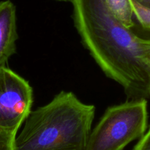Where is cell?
I'll use <instances>...</instances> for the list:
<instances>
[{
  "instance_id": "cell-1",
  "label": "cell",
  "mask_w": 150,
  "mask_h": 150,
  "mask_svg": "<svg viewBox=\"0 0 150 150\" xmlns=\"http://www.w3.org/2000/svg\"><path fill=\"white\" fill-rule=\"evenodd\" d=\"M75 28L107 77L130 99L149 97L140 38L110 11L105 0H71Z\"/></svg>"
},
{
  "instance_id": "cell-2",
  "label": "cell",
  "mask_w": 150,
  "mask_h": 150,
  "mask_svg": "<svg viewBox=\"0 0 150 150\" xmlns=\"http://www.w3.org/2000/svg\"><path fill=\"white\" fill-rule=\"evenodd\" d=\"M95 111L72 92L61 91L30 112L14 150H86Z\"/></svg>"
},
{
  "instance_id": "cell-3",
  "label": "cell",
  "mask_w": 150,
  "mask_h": 150,
  "mask_svg": "<svg viewBox=\"0 0 150 150\" xmlns=\"http://www.w3.org/2000/svg\"><path fill=\"white\" fill-rule=\"evenodd\" d=\"M146 99H129L108 108L91 132L86 150H123L147 129Z\"/></svg>"
},
{
  "instance_id": "cell-4",
  "label": "cell",
  "mask_w": 150,
  "mask_h": 150,
  "mask_svg": "<svg viewBox=\"0 0 150 150\" xmlns=\"http://www.w3.org/2000/svg\"><path fill=\"white\" fill-rule=\"evenodd\" d=\"M33 88L6 66L0 68V128L18 132L31 112Z\"/></svg>"
},
{
  "instance_id": "cell-5",
  "label": "cell",
  "mask_w": 150,
  "mask_h": 150,
  "mask_svg": "<svg viewBox=\"0 0 150 150\" xmlns=\"http://www.w3.org/2000/svg\"><path fill=\"white\" fill-rule=\"evenodd\" d=\"M16 9L10 0L0 2V68L16 52Z\"/></svg>"
},
{
  "instance_id": "cell-6",
  "label": "cell",
  "mask_w": 150,
  "mask_h": 150,
  "mask_svg": "<svg viewBox=\"0 0 150 150\" xmlns=\"http://www.w3.org/2000/svg\"><path fill=\"white\" fill-rule=\"evenodd\" d=\"M112 14L127 28L132 30L135 26L132 0H105Z\"/></svg>"
},
{
  "instance_id": "cell-7",
  "label": "cell",
  "mask_w": 150,
  "mask_h": 150,
  "mask_svg": "<svg viewBox=\"0 0 150 150\" xmlns=\"http://www.w3.org/2000/svg\"><path fill=\"white\" fill-rule=\"evenodd\" d=\"M135 24L132 30L141 39L150 41V9L132 0Z\"/></svg>"
},
{
  "instance_id": "cell-8",
  "label": "cell",
  "mask_w": 150,
  "mask_h": 150,
  "mask_svg": "<svg viewBox=\"0 0 150 150\" xmlns=\"http://www.w3.org/2000/svg\"><path fill=\"white\" fill-rule=\"evenodd\" d=\"M17 132L0 128V150H14Z\"/></svg>"
},
{
  "instance_id": "cell-9",
  "label": "cell",
  "mask_w": 150,
  "mask_h": 150,
  "mask_svg": "<svg viewBox=\"0 0 150 150\" xmlns=\"http://www.w3.org/2000/svg\"><path fill=\"white\" fill-rule=\"evenodd\" d=\"M142 50V62L146 68L149 80V93L150 96V41L140 38Z\"/></svg>"
},
{
  "instance_id": "cell-10",
  "label": "cell",
  "mask_w": 150,
  "mask_h": 150,
  "mask_svg": "<svg viewBox=\"0 0 150 150\" xmlns=\"http://www.w3.org/2000/svg\"><path fill=\"white\" fill-rule=\"evenodd\" d=\"M132 150H150V125Z\"/></svg>"
},
{
  "instance_id": "cell-11",
  "label": "cell",
  "mask_w": 150,
  "mask_h": 150,
  "mask_svg": "<svg viewBox=\"0 0 150 150\" xmlns=\"http://www.w3.org/2000/svg\"><path fill=\"white\" fill-rule=\"evenodd\" d=\"M134 1L141 5V6L150 9V0H134Z\"/></svg>"
},
{
  "instance_id": "cell-12",
  "label": "cell",
  "mask_w": 150,
  "mask_h": 150,
  "mask_svg": "<svg viewBox=\"0 0 150 150\" xmlns=\"http://www.w3.org/2000/svg\"><path fill=\"white\" fill-rule=\"evenodd\" d=\"M59 2H71V0H57Z\"/></svg>"
}]
</instances>
